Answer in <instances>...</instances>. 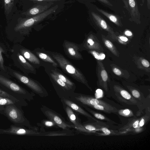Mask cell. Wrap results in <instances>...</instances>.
Wrapping results in <instances>:
<instances>
[{
  "mask_svg": "<svg viewBox=\"0 0 150 150\" xmlns=\"http://www.w3.org/2000/svg\"><path fill=\"white\" fill-rule=\"evenodd\" d=\"M57 62L59 67L64 72L70 76L76 81L85 85L91 91L92 90L88 85L85 76L79 69L60 53L46 50Z\"/></svg>",
  "mask_w": 150,
  "mask_h": 150,
  "instance_id": "6da1fadb",
  "label": "cell"
},
{
  "mask_svg": "<svg viewBox=\"0 0 150 150\" xmlns=\"http://www.w3.org/2000/svg\"><path fill=\"white\" fill-rule=\"evenodd\" d=\"M21 106L17 103L7 105L4 106L2 114L5 116L16 125L24 126L38 130L37 127L32 126L28 120L25 116Z\"/></svg>",
  "mask_w": 150,
  "mask_h": 150,
  "instance_id": "7a4b0ae2",
  "label": "cell"
},
{
  "mask_svg": "<svg viewBox=\"0 0 150 150\" xmlns=\"http://www.w3.org/2000/svg\"><path fill=\"white\" fill-rule=\"evenodd\" d=\"M0 86L4 90L17 99L23 101H30L35 95L30 92L16 83L0 75Z\"/></svg>",
  "mask_w": 150,
  "mask_h": 150,
  "instance_id": "3957f363",
  "label": "cell"
},
{
  "mask_svg": "<svg viewBox=\"0 0 150 150\" xmlns=\"http://www.w3.org/2000/svg\"><path fill=\"white\" fill-rule=\"evenodd\" d=\"M110 95L117 101L124 105L137 106L139 109L137 113L138 116L140 115L145 108L143 105L135 99L130 93L119 85L113 86Z\"/></svg>",
  "mask_w": 150,
  "mask_h": 150,
  "instance_id": "277c9868",
  "label": "cell"
},
{
  "mask_svg": "<svg viewBox=\"0 0 150 150\" xmlns=\"http://www.w3.org/2000/svg\"><path fill=\"white\" fill-rule=\"evenodd\" d=\"M43 67L49 76L56 92L60 98L69 99L74 93L75 90L59 78L53 73L45 65L44 62Z\"/></svg>",
  "mask_w": 150,
  "mask_h": 150,
  "instance_id": "5b68a950",
  "label": "cell"
},
{
  "mask_svg": "<svg viewBox=\"0 0 150 150\" xmlns=\"http://www.w3.org/2000/svg\"><path fill=\"white\" fill-rule=\"evenodd\" d=\"M12 74L18 81L40 97H45L48 96V93L46 89L38 81L16 71H13Z\"/></svg>",
  "mask_w": 150,
  "mask_h": 150,
  "instance_id": "8992f818",
  "label": "cell"
},
{
  "mask_svg": "<svg viewBox=\"0 0 150 150\" xmlns=\"http://www.w3.org/2000/svg\"><path fill=\"white\" fill-rule=\"evenodd\" d=\"M58 8V5H56L42 13L21 21L15 27V30H29L33 26L41 21L50 15L55 12Z\"/></svg>",
  "mask_w": 150,
  "mask_h": 150,
  "instance_id": "52a82bcc",
  "label": "cell"
},
{
  "mask_svg": "<svg viewBox=\"0 0 150 150\" xmlns=\"http://www.w3.org/2000/svg\"><path fill=\"white\" fill-rule=\"evenodd\" d=\"M69 99L80 106L85 105L89 107L93 105H101L111 108H116L104 100L97 99L91 96L83 94L74 92Z\"/></svg>",
  "mask_w": 150,
  "mask_h": 150,
  "instance_id": "ba28073f",
  "label": "cell"
},
{
  "mask_svg": "<svg viewBox=\"0 0 150 150\" xmlns=\"http://www.w3.org/2000/svg\"><path fill=\"white\" fill-rule=\"evenodd\" d=\"M40 109L47 118L54 122L58 127L67 130L71 128H75L74 125L67 122L61 115L54 110L45 105L42 106Z\"/></svg>",
  "mask_w": 150,
  "mask_h": 150,
  "instance_id": "9c48e42d",
  "label": "cell"
},
{
  "mask_svg": "<svg viewBox=\"0 0 150 150\" xmlns=\"http://www.w3.org/2000/svg\"><path fill=\"white\" fill-rule=\"evenodd\" d=\"M43 133L38 130L31 129L24 126L11 125L9 128L6 129H0V134L30 135L42 136Z\"/></svg>",
  "mask_w": 150,
  "mask_h": 150,
  "instance_id": "30bf717a",
  "label": "cell"
},
{
  "mask_svg": "<svg viewBox=\"0 0 150 150\" xmlns=\"http://www.w3.org/2000/svg\"><path fill=\"white\" fill-rule=\"evenodd\" d=\"M65 53L69 58L73 60H78L83 59L80 51L79 44L65 40L63 44Z\"/></svg>",
  "mask_w": 150,
  "mask_h": 150,
  "instance_id": "8fae6325",
  "label": "cell"
},
{
  "mask_svg": "<svg viewBox=\"0 0 150 150\" xmlns=\"http://www.w3.org/2000/svg\"><path fill=\"white\" fill-rule=\"evenodd\" d=\"M124 7L128 12L131 21L137 24L141 23V14L139 11L137 0H122Z\"/></svg>",
  "mask_w": 150,
  "mask_h": 150,
  "instance_id": "7c38bea8",
  "label": "cell"
},
{
  "mask_svg": "<svg viewBox=\"0 0 150 150\" xmlns=\"http://www.w3.org/2000/svg\"><path fill=\"white\" fill-rule=\"evenodd\" d=\"M62 104L68 117L75 128L83 133H89V131L83 127L76 113L69 106L63 103Z\"/></svg>",
  "mask_w": 150,
  "mask_h": 150,
  "instance_id": "4fadbf2b",
  "label": "cell"
},
{
  "mask_svg": "<svg viewBox=\"0 0 150 150\" xmlns=\"http://www.w3.org/2000/svg\"><path fill=\"white\" fill-rule=\"evenodd\" d=\"M61 100L62 103L69 106L74 111L84 116L89 121L92 122H100L85 110L80 105L70 99L66 98H63L61 99Z\"/></svg>",
  "mask_w": 150,
  "mask_h": 150,
  "instance_id": "5bb4252c",
  "label": "cell"
},
{
  "mask_svg": "<svg viewBox=\"0 0 150 150\" xmlns=\"http://www.w3.org/2000/svg\"><path fill=\"white\" fill-rule=\"evenodd\" d=\"M20 51L21 54L36 69L43 67L44 62L41 61L32 51L24 47L21 48Z\"/></svg>",
  "mask_w": 150,
  "mask_h": 150,
  "instance_id": "9a60e30c",
  "label": "cell"
},
{
  "mask_svg": "<svg viewBox=\"0 0 150 150\" xmlns=\"http://www.w3.org/2000/svg\"><path fill=\"white\" fill-rule=\"evenodd\" d=\"M32 51L42 62L49 64L57 68L59 67L56 61L43 48H37Z\"/></svg>",
  "mask_w": 150,
  "mask_h": 150,
  "instance_id": "2e32d148",
  "label": "cell"
},
{
  "mask_svg": "<svg viewBox=\"0 0 150 150\" xmlns=\"http://www.w3.org/2000/svg\"><path fill=\"white\" fill-rule=\"evenodd\" d=\"M127 87L132 95L137 101L142 104L145 108L148 107L146 105H147L148 100L150 98V97L148 98L149 95L147 97L145 98L143 94L139 90L130 86H127Z\"/></svg>",
  "mask_w": 150,
  "mask_h": 150,
  "instance_id": "e0dca14e",
  "label": "cell"
},
{
  "mask_svg": "<svg viewBox=\"0 0 150 150\" xmlns=\"http://www.w3.org/2000/svg\"><path fill=\"white\" fill-rule=\"evenodd\" d=\"M101 69L98 71V76H99V84L104 89V91L108 93L109 89L108 85V76L107 73L103 66V64L99 62Z\"/></svg>",
  "mask_w": 150,
  "mask_h": 150,
  "instance_id": "ac0fdd59",
  "label": "cell"
},
{
  "mask_svg": "<svg viewBox=\"0 0 150 150\" xmlns=\"http://www.w3.org/2000/svg\"><path fill=\"white\" fill-rule=\"evenodd\" d=\"M91 14L94 21L99 27L112 34L113 33V29L100 16L93 12H91Z\"/></svg>",
  "mask_w": 150,
  "mask_h": 150,
  "instance_id": "d6986e66",
  "label": "cell"
},
{
  "mask_svg": "<svg viewBox=\"0 0 150 150\" xmlns=\"http://www.w3.org/2000/svg\"><path fill=\"white\" fill-rule=\"evenodd\" d=\"M18 59L20 64L26 73H32L35 74L36 73V68L29 63L21 54L18 53Z\"/></svg>",
  "mask_w": 150,
  "mask_h": 150,
  "instance_id": "ffe728a7",
  "label": "cell"
},
{
  "mask_svg": "<svg viewBox=\"0 0 150 150\" xmlns=\"http://www.w3.org/2000/svg\"><path fill=\"white\" fill-rule=\"evenodd\" d=\"M90 113L92 115L97 119L104 120L112 124H115L116 122L111 120L105 115L100 113L97 112L91 109L90 108L85 105L81 106Z\"/></svg>",
  "mask_w": 150,
  "mask_h": 150,
  "instance_id": "44dd1931",
  "label": "cell"
},
{
  "mask_svg": "<svg viewBox=\"0 0 150 150\" xmlns=\"http://www.w3.org/2000/svg\"><path fill=\"white\" fill-rule=\"evenodd\" d=\"M51 5L45 6L37 5L32 8L26 12V15L30 16H35L40 14L48 9Z\"/></svg>",
  "mask_w": 150,
  "mask_h": 150,
  "instance_id": "7402d4cb",
  "label": "cell"
},
{
  "mask_svg": "<svg viewBox=\"0 0 150 150\" xmlns=\"http://www.w3.org/2000/svg\"><path fill=\"white\" fill-rule=\"evenodd\" d=\"M96 9L99 12L107 18L110 21L119 26H122L119 17L117 15L110 13L107 12L96 7Z\"/></svg>",
  "mask_w": 150,
  "mask_h": 150,
  "instance_id": "603a6c76",
  "label": "cell"
},
{
  "mask_svg": "<svg viewBox=\"0 0 150 150\" xmlns=\"http://www.w3.org/2000/svg\"><path fill=\"white\" fill-rule=\"evenodd\" d=\"M150 119V113H146L145 115L140 117L137 128L135 130L134 133L137 134L143 131L144 127Z\"/></svg>",
  "mask_w": 150,
  "mask_h": 150,
  "instance_id": "cb8c5ba5",
  "label": "cell"
},
{
  "mask_svg": "<svg viewBox=\"0 0 150 150\" xmlns=\"http://www.w3.org/2000/svg\"><path fill=\"white\" fill-rule=\"evenodd\" d=\"M0 96L6 97L15 101L19 103L22 106H26L28 105L26 101H23L18 99L1 88H0Z\"/></svg>",
  "mask_w": 150,
  "mask_h": 150,
  "instance_id": "d4e9b609",
  "label": "cell"
},
{
  "mask_svg": "<svg viewBox=\"0 0 150 150\" xmlns=\"http://www.w3.org/2000/svg\"><path fill=\"white\" fill-rule=\"evenodd\" d=\"M15 103L21 105L18 102L0 96V113L2 114L5 106L7 105Z\"/></svg>",
  "mask_w": 150,
  "mask_h": 150,
  "instance_id": "484cf974",
  "label": "cell"
},
{
  "mask_svg": "<svg viewBox=\"0 0 150 150\" xmlns=\"http://www.w3.org/2000/svg\"><path fill=\"white\" fill-rule=\"evenodd\" d=\"M14 0H4V11L6 16H7L11 12L14 5Z\"/></svg>",
  "mask_w": 150,
  "mask_h": 150,
  "instance_id": "4316f807",
  "label": "cell"
},
{
  "mask_svg": "<svg viewBox=\"0 0 150 150\" xmlns=\"http://www.w3.org/2000/svg\"><path fill=\"white\" fill-rule=\"evenodd\" d=\"M117 113L120 115L126 117H135L132 110L127 109L118 110Z\"/></svg>",
  "mask_w": 150,
  "mask_h": 150,
  "instance_id": "83f0119b",
  "label": "cell"
},
{
  "mask_svg": "<svg viewBox=\"0 0 150 150\" xmlns=\"http://www.w3.org/2000/svg\"><path fill=\"white\" fill-rule=\"evenodd\" d=\"M104 42L106 46L115 55L117 56V53L115 47L109 40L104 39Z\"/></svg>",
  "mask_w": 150,
  "mask_h": 150,
  "instance_id": "f1b7e54d",
  "label": "cell"
},
{
  "mask_svg": "<svg viewBox=\"0 0 150 150\" xmlns=\"http://www.w3.org/2000/svg\"><path fill=\"white\" fill-rule=\"evenodd\" d=\"M88 52L97 59L98 60H102L105 58V55L103 53H99L94 50H90Z\"/></svg>",
  "mask_w": 150,
  "mask_h": 150,
  "instance_id": "f546056e",
  "label": "cell"
},
{
  "mask_svg": "<svg viewBox=\"0 0 150 150\" xmlns=\"http://www.w3.org/2000/svg\"><path fill=\"white\" fill-rule=\"evenodd\" d=\"M42 124L44 126L48 127H58L56 124L53 121L49 120H43L41 121Z\"/></svg>",
  "mask_w": 150,
  "mask_h": 150,
  "instance_id": "4dcf8cb0",
  "label": "cell"
},
{
  "mask_svg": "<svg viewBox=\"0 0 150 150\" xmlns=\"http://www.w3.org/2000/svg\"><path fill=\"white\" fill-rule=\"evenodd\" d=\"M3 50L0 46V67L1 68L4 70H5V68L4 66V61L2 56V52Z\"/></svg>",
  "mask_w": 150,
  "mask_h": 150,
  "instance_id": "1f68e13d",
  "label": "cell"
},
{
  "mask_svg": "<svg viewBox=\"0 0 150 150\" xmlns=\"http://www.w3.org/2000/svg\"><path fill=\"white\" fill-rule=\"evenodd\" d=\"M142 63L144 67H148L150 66L149 62L145 59H143L142 60Z\"/></svg>",
  "mask_w": 150,
  "mask_h": 150,
  "instance_id": "d6a6232c",
  "label": "cell"
},
{
  "mask_svg": "<svg viewBox=\"0 0 150 150\" xmlns=\"http://www.w3.org/2000/svg\"><path fill=\"white\" fill-rule=\"evenodd\" d=\"M113 72L116 75L118 76H120L122 74V72L120 70L118 69L114 68L113 69Z\"/></svg>",
  "mask_w": 150,
  "mask_h": 150,
  "instance_id": "836d02e7",
  "label": "cell"
},
{
  "mask_svg": "<svg viewBox=\"0 0 150 150\" xmlns=\"http://www.w3.org/2000/svg\"><path fill=\"white\" fill-rule=\"evenodd\" d=\"M102 3L110 6H112V5L108 0H98Z\"/></svg>",
  "mask_w": 150,
  "mask_h": 150,
  "instance_id": "e575fe53",
  "label": "cell"
},
{
  "mask_svg": "<svg viewBox=\"0 0 150 150\" xmlns=\"http://www.w3.org/2000/svg\"><path fill=\"white\" fill-rule=\"evenodd\" d=\"M125 34L127 36H132V33L131 31L129 30H127L125 32Z\"/></svg>",
  "mask_w": 150,
  "mask_h": 150,
  "instance_id": "d590c367",
  "label": "cell"
},
{
  "mask_svg": "<svg viewBox=\"0 0 150 150\" xmlns=\"http://www.w3.org/2000/svg\"><path fill=\"white\" fill-rule=\"evenodd\" d=\"M119 38L121 41L125 42H126L128 40V39L127 37L123 36L120 37Z\"/></svg>",
  "mask_w": 150,
  "mask_h": 150,
  "instance_id": "8d00e7d4",
  "label": "cell"
},
{
  "mask_svg": "<svg viewBox=\"0 0 150 150\" xmlns=\"http://www.w3.org/2000/svg\"><path fill=\"white\" fill-rule=\"evenodd\" d=\"M147 5L149 10L150 9V0H147Z\"/></svg>",
  "mask_w": 150,
  "mask_h": 150,
  "instance_id": "74e56055",
  "label": "cell"
},
{
  "mask_svg": "<svg viewBox=\"0 0 150 150\" xmlns=\"http://www.w3.org/2000/svg\"><path fill=\"white\" fill-rule=\"evenodd\" d=\"M30 0L32 1H46V0Z\"/></svg>",
  "mask_w": 150,
  "mask_h": 150,
  "instance_id": "f35d334b",
  "label": "cell"
},
{
  "mask_svg": "<svg viewBox=\"0 0 150 150\" xmlns=\"http://www.w3.org/2000/svg\"><path fill=\"white\" fill-rule=\"evenodd\" d=\"M142 5H143L144 3V0H142Z\"/></svg>",
  "mask_w": 150,
  "mask_h": 150,
  "instance_id": "ab89813d",
  "label": "cell"
},
{
  "mask_svg": "<svg viewBox=\"0 0 150 150\" xmlns=\"http://www.w3.org/2000/svg\"><path fill=\"white\" fill-rule=\"evenodd\" d=\"M55 1V0H46V1Z\"/></svg>",
  "mask_w": 150,
  "mask_h": 150,
  "instance_id": "60d3db41",
  "label": "cell"
}]
</instances>
